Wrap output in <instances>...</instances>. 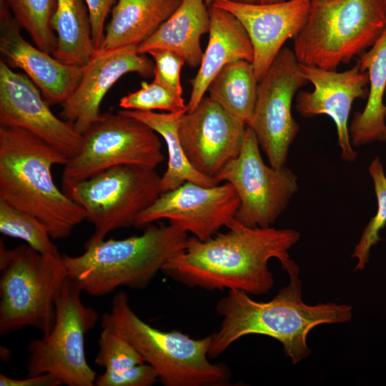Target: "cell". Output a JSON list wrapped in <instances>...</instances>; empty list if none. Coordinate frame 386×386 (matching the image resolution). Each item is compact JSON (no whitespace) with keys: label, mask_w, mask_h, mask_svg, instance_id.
I'll return each mask as SVG.
<instances>
[{"label":"cell","mask_w":386,"mask_h":386,"mask_svg":"<svg viewBox=\"0 0 386 386\" xmlns=\"http://www.w3.org/2000/svg\"><path fill=\"white\" fill-rule=\"evenodd\" d=\"M227 228L204 241L189 237L162 272L191 287L268 293L274 285L269 260L277 258L282 268L292 262L288 251L300 234L292 229L250 227L235 218Z\"/></svg>","instance_id":"cell-1"},{"label":"cell","mask_w":386,"mask_h":386,"mask_svg":"<svg viewBox=\"0 0 386 386\" xmlns=\"http://www.w3.org/2000/svg\"><path fill=\"white\" fill-rule=\"evenodd\" d=\"M283 269L288 274L289 283L270 301L257 302L243 291L231 290L218 302L216 310L223 320L219 330L212 335L209 358L218 357L245 335H262L279 341L284 354L296 365L311 353L307 340L312 329L351 320L352 307L349 305L306 304L298 265L293 262Z\"/></svg>","instance_id":"cell-2"},{"label":"cell","mask_w":386,"mask_h":386,"mask_svg":"<svg viewBox=\"0 0 386 386\" xmlns=\"http://www.w3.org/2000/svg\"><path fill=\"white\" fill-rule=\"evenodd\" d=\"M67 161L28 131L0 126V200L37 218L54 239L69 237L86 219L84 209L53 179L52 167Z\"/></svg>","instance_id":"cell-3"},{"label":"cell","mask_w":386,"mask_h":386,"mask_svg":"<svg viewBox=\"0 0 386 386\" xmlns=\"http://www.w3.org/2000/svg\"><path fill=\"white\" fill-rule=\"evenodd\" d=\"M187 232L170 223L149 224L139 236L102 239L84 244L78 256L63 255L69 278L94 297L117 288L144 289L186 247Z\"/></svg>","instance_id":"cell-4"},{"label":"cell","mask_w":386,"mask_h":386,"mask_svg":"<svg viewBox=\"0 0 386 386\" xmlns=\"http://www.w3.org/2000/svg\"><path fill=\"white\" fill-rule=\"evenodd\" d=\"M101 325L129 341L165 386H222L230 380L227 365L209 360L212 335L194 339L179 331L154 328L134 312L124 292L113 297Z\"/></svg>","instance_id":"cell-5"},{"label":"cell","mask_w":386,"mask_h":386,"mask_svg":"<svg viewBox=\"0 0 386 386\" xmlns=\"http://www.w3.org/2000/svg\"><path fill=\"white\" fill-rule=\"evenodd\" d=\"M385 28L382 0H311L293 51L302 64L336 70L370 48Z\"/></svg>","instance_id":"cell-6"},{"label":"cell","mask_w":386,"mask_h":386,"mask_svg":"<svg viewBox=\"0 0 386 386\" xmlns=\"http://www.w3.org/2000/svg\"><path fill=\"white\" fill-rule=\"evenodd\" d=\"M0 272V335L24 327L48 333L68 277L63 256L44 255L28 244L8 249L1 239Z\"/></svg>","instance_id":"cell-7"},{"label":"cell","mask_w":386,"mask_h":386,"mask_svg":"<svg viewBox=\"0 0 386 386\" xmlns=\"http://www.w3.org/2000/svg\"><path fill=\"white\" fill-rule=\"evenodd\" d=\"M82 291L67 277L56 301L50 331L27 347L28 376L50 373L67 386H93L96 375L87 362L85 335L96 325L97 312L84 305Z\"/></svg>","instance_id":"cell-8"},{"label":"cell","mask_w":386,"mask_h":386,"mask_svg":"<svg viewBox=\"0 0 386 386\" xmlns=\"http://www.w3.org/2000/svg\"><path fill=\"white\" fill-rule=\"evenodd\" d=\"M162 193L156 168L120 165L75 184L66 194L80 205L94 232L85 244L104 239L110 232L134 226L137 216Z\"/></svg>","instance_id":"cell-9"},{"label":"cell","mask_w":386,"mask_h":386,"mask_svg":"<svg viewBox=\"0 0 386 386\" xmlns=\"http://www.w3.org/2000/svg\"><path fill=\"white\" fill-rule=\"evenodd\" d=\"M164 159L159 134L142 122L107 112L82 134L79 153L68 159L62 173L66 194L77 183L120 165L156 168Z\"/></svg>","instance_id":"cell-10"},{"label":"cell","mask_w":386,"mask_h":386,"mask_svg":"<svg viewBox=\"0 0 386 386\" xmlns=\"http://www.w3.org/2000/svg\"><path fill=\"white\" fill-rule=\"evenodd\" d=\"M214 179L234 187L240 201L235 219L250 227H272L298 190L297 177L288 167L264 162L257 138L248 127L239 155Z\"/></svg>","instance_id":"cell-11"},{"label":"cell","mask_w":386,"mask_h":386,"mask_svg":"<svg viewBox=\"0 0 386 386\" xmlns=\"http://www.w3.org/2000/svg\"><path fill=\"white\" fill-rule=\"evenodd\" d=\"M307 83L301 64L287 47L280 50L258 82L255 106L247 127L274 168L285 166L299 131L292 114L293 98Z\"/></svg>","instance_id":"cell-12"},{"label":"cell","mask_w":386,"mask_h":386,"mask_svg":"<svg viewBox=\"0 0 386 386\" xmlns=\"http://www.w3.org/2000/svg\"><path fill=\"white\" fill-rule=\"evenodd\" d=\"M240 201L229 182L207 187L186 182L163 192L137 217L135 227L167 219L184 231L204 241L235 218Z\"/></svg>","instance_id":"cell-13"},{"label":"cell","mask_w":386,"mask_h":386,"mask_svg":"<svg viewBox=\"0 0 386 386\" xmlns=\"http://www.w3.org/2000/svg\"><path fill=\"white\" fill-rule=\"evenodd\" d=\"M0 126L28 131L52 146L68 159L76 155L82 135L54 115L41 91L24 73L0 61Z\"/></svg>","instance_id":"cell-14"},{"label":"cell","mask_w":386,"mask_h":386,"mask_svg":"<svg viewBox=\"0 0 386 386\" xmlns=\"http://www.w3.org/2000/svg\"><path fill=\"white\" fill-rule=\"evenodd\" d=\"M247 127L243 121L204 96L194 109L180 117L178 134L191 165L200 174L214 178L239 155Z\"/></svg>","instance_id":"cell-15"},{"label":"cell","mask_w":386,"mask_h":386,"mask_svg":"<svg viewBox=\"0 0 386 386\" xmlns=\"http://www.w3.org/2000/svg\"><path fill=\"white\" fill-rule=\"evenodd\" d=\"M154 64L137 51V46L97 49L82 66L81 79L63 103L61 118L71 124L81 135L101 117L100 107L112 86L128 73L149 77Z\"/></svg>","instance_id":"cell-16"},{"label":"cell","mask_w":386,"mask_h":386,"mask_svg":"<svg viewBox=\"0 0 386 386\" xmlns=\"http://www.w3.org/2000/svg\"><path fill=\"white\" fill-rule=\"evenodd\" d=\"M212 5L231 13L245 29L254 51L252 64L259 81L285 41L293 39L304 26L310 1L260 4L217 0Z\"/></svg>","instance_id":"cell-17"},{"label":"cell","mask_w":386,"mask_h":386,"mask_svg":"<svg viewBox=\"0 0 386 386\" xmlns=\"http://www.w3.org/2000/svg\"><path fill=\"white\" fill-rule=\"evenodd\" d=\"M303 74L313 85L312 91H300L295 109L302 116L311 117L325 114L334 122L341 157L354 162L357 152L352 148L349 134L348 119L354 101L361 97L368 84V74L357 64L344 71L327 70L301 64Z\"/></svg>","instance_id":"cell-18"},{"label":"cell","mask_w":386,"mask_h":386,"mask_svg":"<svg viewBox=\"0 0 386 386\" xmlns=\"http://www.w3.org/2000/svg\"><path fill=\"white\" fill-rule=\"evenodd\" d=\"M11 10L0 0V51L11 68H19L39 89L49 105L62 104L78 85L82 67L65 64L22 36Z\"/></svg>","instance_id":"cell-19"},{"label":"cell","mask_w":386,"mask_h":386,"mask_svg":"<svg viewBox=\"0 0 386 386\" xmlns=\"http://www.w3.org/2000/svg\"><path fill=\"white\" fill-rule=\"evenodd\" d=\"M209 40L199 70L190 81L192 90L187 111H192L205 96L211 81L227 64L235 61L252 62L254 51L241 22L229 11L211 5Z\"/></svg>","instance_id":"cell-20"},{"label":"cell","mask_w":386,"mask_h":386,"mask_svg":"<svg viewBox=\"0 0 386 386\" xmlns=\"http://www.w3.org/2000/svg\"><path fill=\"white\" fill-rule=\"evenodd\" d=\"M207 6L204 0H182L159 29L137 46L138 52L146 54L153 49H167L179 55L188 66H199L204 54L200 39L210 27Z\"/></svg>","instance_id":"cell-21"},{"label":"cell","mask_w":386,"mask_h":386,"mask_svg":"<svg viewBox=\"0 0 386 386\" xmlns=\"http://www.w3.org/2000/svg\"><path fill=\"white\" fill-rule=\"evenodd\" d=\"M357 64L367 73L370 89L365 108L355 113L349 126L352 144L386 142V28L377 41L360 55Z\"/></svg>","instance_id":"cell-22"},{"label":"cell","mask_w":386,"mask_h":386,"mask_svg":"<svg viewBox=\"0 0 386 386\" xmlns=\"http://www.w3.org/2000/svg\"><path fill=\"white\" fill-rule=\"evenodd\" d=\"M182 0H117L99 49L138 46L176 11Z\"/></svg>","instance_id":"cell-23"},{"label":"cell","mask_w":386,"mask_h":386,"mask_svg":"<svg viewBox=\"0 0 386 386\" xmlns=\"http://www.w3.org/2000/svg\"><path fill=\"white\" fill-rule=\"evenodd\" d=\"M187 111L167 113L129 109L119 111L146 124L164 139L167 149L168 162L167 170L161 177L162 193L174 189L186 182L207 187L219 184L214 178L198 172L185 155L178 134V124L180 117Z\"/></svg>","instance_id":"cell-24"},{"label":"cell","mask_w":386,"mask_h":386,"mask_svg":"<svg viewBox=\"0 0 386 386\" xmlns=\"http://www.w3.org/2000/svg\"><path fill=\"white\" fill-rule=\"evenodd\" d=\"M51 26L57 38L52 56L65 64L86 65L97 49L84 0H56Z\"/></svg>","instance_id":"cell-25"},{"label":"cell","mask_w":386,"mask_h":386,"mask_svg":"<svg viewBox=\"0 0 386 386\" xmlns=\"http://www.w3.org/2000/svg\"><path fill=\"white\" fill-rule=\"evenodd\" d=\"M258 82L252 62L239 60L224 66L207 91L227 112L247 125L254 112Z\"/></svg>","instance_id":"cell-26"},{"label":"cell","mask_w":386,"mask_h":386,"mask_svg":"<svg viewBox=\"0 0 386 386\" xmlns=\"http://www.w3.org/2000/svg\"><path fill=\"white\" fill-rule=\"evenodd\" d=\"M3 1L36 46L52 55L57 46L56 35L51 26L56 0Z\"/></svg>","instance_id":"cell-27"},{"label":"cell","mask_w":386,"mask_h":386,"mask_svg":"<svg viewBox=\"0 0 386 386\" xmlns=\"http://www.w3.org/2000/svg\"><path fill=\"white\" fill-rule=\"evenodd\" d=\"M0 232L24 240L26 244L44 254L61 256L52 242L46 227L28 212L13 207L0 200Z\"/></svg>","instance_id":"cell-28"},{"label":"cell","mask_w":386,"mask_h":386,"mask_svg":"<svg viewBox=\"0 0 386 386\" xmlns=\"http://www.w3.org/2000/svg\"><path fill=\"white\" fill-rule=\"evenodd\" d=\"M377 197V209L375 215L365 227L352 257L357 260L355 271L365 269L369 262L371 249L382 239L380 230L386 224V175L384 166L379 157H375L369 166Z\"/></svg>","instance_id":"cell-29"},{"label":"cell","mask_w":386,"mask_h":386,"mask_svg":"<svg viewBox=\"0 0 386 386\" xmlns=\"http://www.w3.org/2000/svg\"><path fill=\"white\" fill-rule=\"evenodd\" d=\"M97 345L95 362L104 371L121 372L145 362L129 341L109 330L102 328Z\"/></svg>","instance_id":"cell-30"},{"label":"cell","mask_w":386,"mask_h":386,"mask_svg":"<svg viewBox=\"0 0 386 386\" xmlns=\"http://www.w3.org/2000/svg\"><path fill=\"white\" fill-rule=\"evenodd\" d=\"M119 105L122 109L137 111L177 112L187 109L182 96L176 94L155 80L150 83L142 81L139 89L122 96Z\"/></svg>","instance_id":"cell-31"},{"label":"cell","mask_w":386,"mask_h":386,"mask_svg":"<svg viewBox=\"0 0 386 386\" xmlns=\"http://www.w3.org/2000/svg\"><path fill=\"white\" fill-rule=\"evenodd\" d=\"M150 54L154 61V80L162 84L179 96H182L180 74L185 64L177 54L167 49H153Z\"/></svg>","instance_id":"cell-32"},{"label":"cell","mask_w":386,"mask_h":386,"mask_svg":"<svg viewBox=\"0 0 386 386\" xmlns=\"http://www.w3.org/2000/svg\"><path fill=\"white\" fill-rule=\"evenodd\" d=\"M159 381L155 370L147 362L121 372L104 371L96 377V386H151Z\"/></svg>","instance_id":"cell-33"},{"label":"cell","mask_w":386,"mask_h":386,"mask_svg":"<svg viewBox=\"0 0 386 386\" xmlns=\"http://www.w3.org/2000/svg\"><path fill=\"white\" fill-rule=\"evenodd\" d=\"M84 1L89 13L93 41L95 48L99 49L104 38L107 17L117 0H84Z\"/></svg>","instance_id":"cell-34"},{"label":"cell","mask_w":386,"mask_h":386,"mask_svg":"<svg viewBox=\"0 0 386 386\" xmlns=\"http://www.w3.org/2000/svg\"><path fill=\"white\" fill-rule=\"evenodd\" d=\"M62 382L50 373L28 376L24 379H14L0 374L1 386H59Z\"/></svg>","instance_id":"cell-35"},{"label":"cell","mask_w":386,"mask_h":386,"mask_svg":"<svg viewBox=\"0 0 386 386\" xmlns=\"http://www.w3.org/2000/svg\"><path fill=\"white\" fill-rule=\"evenodd\" d=\"M286 0H257V2L260 3V4H269V3L282 2Z\"/></svg>","instance_id":"cell-36"},{"label":"cell","mask_w":386,"mask_h":386,"mask_svg":"<svg viewBox=\"0 0 386 386\" xmlns=\"http://www.w3.org/2000/svg\"><path fill=\"white\" fill-rule=\"evenodd\" d=\"M234 1H236L237 2H241V3H255V2H257V0H234Z\"/></svg>","instance_id":"cell-37"},{"label":"cell","mask_w":386,"mask_h":386,"mask_svg":"<svg viewBox=\"0 0 386 386\" xmlns=\"http://www.w3.org/2000/svg\"><path fill=\"white\" fill-rule=\"evenodd\" d=\"M215 1L217 0H204V1L205 2V4L207 5V6H211Z\"/></svg>","instance_id":"cell-38"},{"label":"cell","mask_w":386,"mask_h":386,"mask_svg":"<svg viewBox=\"0 0 386 386\" xmlns=\"http://www.w3.org/2000/svg\"><path fill=\"white\" fill-rule=\"evenodd\" d=\"M382 1H383L384 4H385V6L386 7V0H382Z\"/></svg>","instance_id":"cell-39"},{"label":"cell","mask_w":386,"mask_h":386,"mask_svg":"<svg viewBox=\"0 0 386 386\" xmlns=\"http://www.w3.org/2000/svg\"><path fill=\"white\" fill-rule=\"evenodd\" d=\"M310 1H311V0H310Z\"/></svg>","instance_id":"cell-40"}]
</instances>
